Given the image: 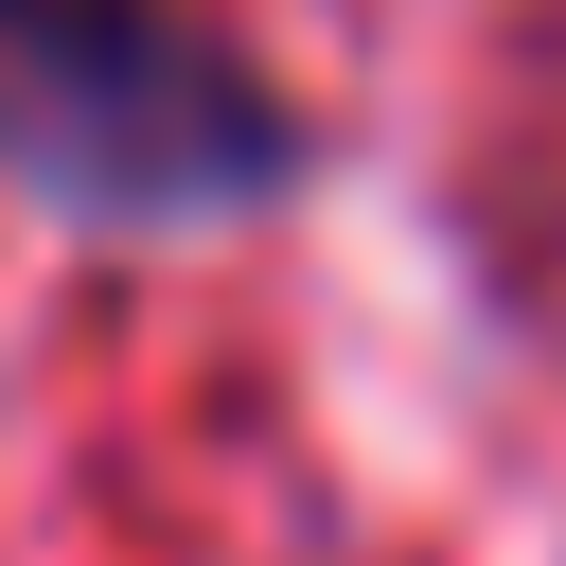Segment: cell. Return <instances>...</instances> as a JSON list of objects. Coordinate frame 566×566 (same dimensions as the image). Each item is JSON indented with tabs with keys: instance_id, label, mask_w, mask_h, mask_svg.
<instances>
[{
	"instance_id": "cell-1",
	"label": "cell",
	"mask_w": 566,
	"mask_h": 566,
	"mask_svg": "<svg viewBox=\"0 0 566 566\" xmlns=\"http://www.w3.org/2000/svg\"><path fill=\"white\" fill-rule=\"evenodd\" d=\"M0 159L53 212H212L283 177V106L142 0H0Z\"/></svg>"
}]
</instances>
